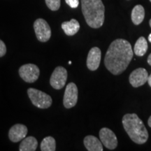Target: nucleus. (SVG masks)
Masks as SVG:
<instances>
[{"mask_svg": "<svg viewBox=\"0 0 151 151\" xmlns=\"http://www.w3.org/2000/svg\"><path fill=\"white\" fill-rule=\"evenodd\" d=\"M134 52L129 42L118 39L111 43L105 55L104 65L113 75L121 74L133 58Z\"/></svg>", "mask_w": 151, "mask_h": 151, "instance_id": "1", "label": "nucleus"}, {"mask_svg": "<svg viewBox=\"0 0 151 151\" xmlns=\"http://www.w3.org/2000/svg\"><path fill=\"white\" fill-rule=\"evenodd\" d=\"M85 20L90 27L97 29L104 22L105 7L101 0H81Z\"/></svg>", "mask_w": 151, "mask_h": 151, "instance_id": "2", "label": "nucleus"}, {"mask_svg": "<svg viewBox=\"0 0 151 151\" xmlns=\"http://www.w3.org/2000/svg\"><path fill=\"white\" fill-rule=\"evenodd\" d=\"M123 127L132 141L143 144L148 141V132L142 120L136 113H127L122 118Z\"/></svg>", "mask_w": 151, "mask_h": 151, "instance_id": "3", "label": "nucleus"}, {"mask_svg": "<svg viewBox=\"0 0 151 151\" xmlns=\"http://www.w3.org/2000/svg\"><path fill=\"white\" fill-rule=\"evenodd\" d=\"M27 94L32 103L39 109H48L52 105V98L48 94L35 88H29Z\"/></svg>", "mask_w": 151, "mask_h": 151, "instance_id": "4", "label": "nucleus"}, {"mask_svg": "<svg viewBox=\"0 0 151 151\" xmlns=\"http://www.w3.org/2000/svg\"><path fill=\"white\" fill-rule=\"evenodd\" d=\"M36 37L40 42H47L51 37V29L44 19L38 18L34 22Z\"/></svg>", "mask_w": 151, "mask_h": 151, "instance_id": "5", "label": "nucleus"}, {"mask_svg": "<svg viewBox=\"0 0 151 151\" xmlns=\"http://www.w3.org/2000/svg\"><path fill=\"white\" fill-rule=\"evenodd\" d=\"M18 73L22 80L29 83H32L38 80L40 74V70L36 65L26 64L20 67Z\"/></svg>", "mask_w": 151, "mask_h": 151, "instance_id": "6", "label": "nucleus"}, {"mask_svg": "<svg viewBox=\"0 0 151 151\" xmlns=\"http://www.w3.org/2000/svg\"><path fill=\"white\" fill-rule=\"evenodd\" d=\"M67 80V71L61 66L57 67L50 78V84L54 89L60 90L65 87Z\"/></svg>", "mask_w": 151, "mask_h": 151, "instance_id": "7", "label": "nucleus"}, {"mask_svg": "<svg viewBox=\"0 0 151 151\" xmlns=\"http://www.w3.org/2000/svg\"><path fill=\"white\" fill-rule=\"evenodd\" d=\"M78 88L73 83H69L66 87L64 94L63 104L66 109H71L75 106L78 101Z\"/></svg>", "mask_w": 151, "mask_h": 151, "instance_id": "8", "label": "nucleus"}, {"mask_svg": "<svg viewBox=\"0 0 151 151\" xmlns=\"http://www.w3.org/2000/svg\"><path fill=\"white\" fill-rule=\"evenodd\" d=\"M99 137L101 143L109 150H114L118 146V139L112 130L104 127L99 131Z\"/></svg>", "mask_w": 151, "mask_h": 151, "instance_id": "9", "label": "nucleus"}, {"mask_svg": "<svg viewBox=\"0 0 151 151\" xmlns=\"http://www.w3.org/2000/svg\"><path fill=\"white\" fill-rule=\"evenodd\" d=\"M148 73L143 68H138L134 70L129 76V83L134 88H139L148 82Z\"/></svg>", "mask_w": 151, "mask_h": 151, "instance_id": "10", "label": "nucleus"}, {"mask_svg": "<svg viewBox=\"0 0 151 151\" xmlns=\"http://www.w3.org/2000/svg\"><path fill=\"white\" fill-rule=\"evenodd\" d=\"M101 52L98 47H93L90 50L87 58V67L90 71H95L99 68L101 62Z\"/></svg>", "mask_w": 151, "mask_h": 151, "instance_id": "11", "label": "nucleus"}, {"mask_svg": "<svg viewBox=\"0 0 151 151\" xmlns=\"http://www.w3.org/2000/svg\"><path fill=\"white\" fill-rule=\"evenodd\" d=\"M28 129L25 125L22 124H14L9 132V139L14 143L22 141L27 134Z\"/></svg>", "mask_w": 151, "mask_h": 151, "instance_id": "12", "label": "nucleus"}, {"mask_svg": "<svg viewBox=\"0 0 151 151\" xmlns=\"http://www.w3.org/2000/svg\"><path fill=\"white\" fill-rule=\"evenodd\" d=\"M83 143L86 149L89 151H103V146L101 141L97 137L88 135L85 137Z\"/></svg>", "mask_w": 151, "mask_h": 151, "instance_id": "13", "label": "nucleus"}, {"mask_svg": "<svg viewBox=\"0 0 151 151\" xmlns=\"http://www.w3.org/2000/svg\"><path fill=\"white\" fill-rule=\"evenodd\" d=\"M62 28L67 36H73L79 31L80 24L76 19H71L70 21L62 22Z\"/></svg>", "mask_w": 151, "mask_h": 151, "instance_id": "14", "label": "nucleus"}, {"mask_svg": "<svg viewBox=\"0 0 151 151\" xmlns=\"http://www.w3.org/2000/svg\"><path fill=\"white\" fill-rule=\"evenodd\" d=\"M38 141L35 137H25L22 140L19 146L20 151H35L37 150Z\"/></svg>", "mask_w": 151, "mask_h": 151, "instance_id": "15", "label": "nucleus"}, {"mask_svg": "<svg viewBox=\"0 0 151 151\" xmlns=\"http://www.w3.org/2000/svg\"><path fill=\"white\" fill-rule=\"evenodd\" d=\"M132 20L133 23L138 25L143 22L145 17V10L143 6L140 4L135 6L132 11Z\"/></svg>", "mask_w": 151, "mask_h": 151, "instance_id": "16", "label": "nucleus"}, {"mask_svg": "<svg viewBox=\"0 0 151 151\" xmlns=\"http://www.w3.org/2000/svg\"><path fill=\"white\" fill-rule=\"evenodd\" d=\"M147 50H148V43L143 37H141L137 41L135 45L134 51L136 55L141 57L143 56L146 53Z\"/></svg>", "mask_w": 151, "mask_h": 151, "instance_id": "17", "label": "nucleus"}, {"mask_svg": "<svg viewBox=\"0 0 151 151\" xmlns=\"http://www.w3.org/2000/svg\"><path fill=\"white\" fill-rule=\"evenodd\" d=\"M41 150L55 151L56 150L55 139L52 137H45L41 143Z\"/></svg>", "mask_w": 151, "mask_h": 151, "instance_id": "18", "label": "nucleus"}, {"mask_svg": "<svg viewBox=\"0 0 151 151\" xmlns=\"http://www.w3.org/2000/svg\"><path fill=\"white\" fill-rule=\"evenodd\" d=\"M49 9L51 11H58L60 7V0H45Z\"/></svg>", "mask_w": 151, "mask_h": 151, "instance_id": "19", "label": "nucleus"}, {"mask_svg": "<svg viewBox=\"0 0 151 151\" xmlns=\"http://www.w3.org/2000/svg\"><path fill=\"white\" fill-rule=\"evenodd\" d=\"M65 1L72 9L77 8L79 5V0H65Z\"/></svg>", "mask_w": 151, "mask_h": 151, "instance_id": "20", "label": "nucleus"}, {"mask_svg": "<svg viewBox=\"0 0 151 151\" xmlns=\"http://www.w3.org/2000/svg\"><path fill=\"white\" fill-rule=\"evenodd\" d=\"M6 53V46L4 42L0 39V58L4 56Z\"/></svg>", "mask_w": 151, "mask_h": 151, "instance_id": "21", "label": "nucleus"}, {"mask_svg": "<svg viewBox=\"0 0 151 151\" xmlns=\"http://www.w3.org/2000/svg\"><path fill=\"white\" fill-rule=\"evenodd\" d=\"M147 61H148V63L149 65L151 66V53L149 55V56L148 57V60H147Z\"/></svg>", "mask_w": 151, "mask_h": 151, "instance_id": "22", "label": "nucleus"}, {"mask_svg": "<svg viewBox=\"0 0 151 151\" xmlns=\"http://www.w3.org/2000/svg\"><path fill=\"white\" fill-rule=\"evenodd\" d=\"M148 83L149 84V86L151 87V74L148 76Z\"/></svg>", "mask_w": 151, "mask_h": 151, "instance_id": "23", "label": "nucleus"}, {"mask_svg": "<svg viewBox=\"0 0 151 151\" xmlns=\"http://www.w3.org/2000/svg\"><path fill=\"white\" fill-rule=\"evenodd\" d=\"M148 124L149 127H151V116H150V118H149V119H148Z\"/></svg>", "mask_w": 151, "mask_h": 151, "instance_id": "24", "label": "nucleus"}, {"mask_svg": "<svg viewBox=\"0 0 151 151\" xmlns=\"http://www.w3.org/2000/svg\"><path fill=\"white\" fill-rule=\"evenodd\" d=\"M148 41L151 43V34H150V35H149V36H148Z\"/></svg>", "mask_w": 151, "mask_h": 151, "instance_id": "25", "label": "nucleus"}, {"mask_svg": "<svg viewBox=\"0 0 151 151\" xmlns=\"http://www.w3.org/2000/svg\"><path fill=\"white\" fill-rule=\"evenodd\" d=\"M149 24H150V27H151V19L150 20V22H149Z\"/></svg>", "mask_w": 151, "mask_h": 151, "instance_id": "26", "label": "nucleus"}, {"mask_svg": "<svg viewBox=\"0 0 151 151\" xmlns=\"http://www.w3.org/2000/svg\"><path fill=\"white\" fill-rule=\"evenodd\" d=\"M69 65H71V61H69Z\"/></svg>", "mask_w": 151, "mask_h": 151, "instance_id": "27", "label": "nucleus"}, {"mask_svg": "<svg viewBox=\"0 0 151 151\" xmlns=\"http://www.w3.org/2000/svg\"><path fill=\"white\" fill-rule=\"evenodd\" d=\"M150 2H151V0H150Z\"/></svg>", "mask_w": 151, "mask_h": 151, "instance_id": "28", "label": "nucleus"}]
</instances>
